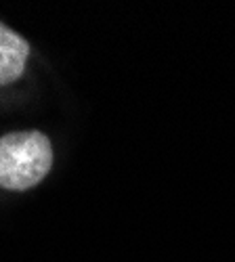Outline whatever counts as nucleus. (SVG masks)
<instances>
[{
    "instance_id": "f257e3e1",
    "label": "nucleus",
    "mask_w": 235,
    "mask_h": 262,
    "mask_svg": "<svg viewBox=\"0 0 235 262\" xmlns=\"http://www.w3.org/2000/svg\"><path fill=\"white\" fill-rule=\"evenodd\" d=\"M53 166V147L38 130L0 137V187L26 191L38 185Z\"/></svg>"
},
{
    "instance_id": "f03ea898",
    "label": "nucleus",
    "mask_w": 235,
    "mask_h": 262,
    "mask_svg": "<svg viewBox=\"0 0 235 262\" xmlns=\"http://www.w3.org/2000/svg\"><path fill=\"white\" fill-rule=\"evenodd\" d=\"M30 57V45L15 30L0 24V86L21 78Z\"/></svg>"
}]
</instances>
